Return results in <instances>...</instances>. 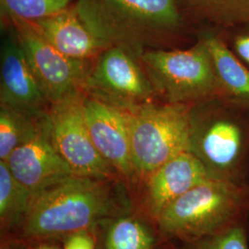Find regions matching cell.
Segmentation results:
<instances>
[{"instance_id":"14","label":"cell","mask_w":249,"mask_h":249,"mask_svg":"<svg viewBox=\"0 0 249 249\" xmlns=\"http://www.w3.org/2000/svg\"><path fill=\"white\" fill-rule=\"evenodd\" d=\"M32 23L49 44L73 59L86 60L107 49L82 22L74 9Z\"/></svg>"},{"instance_id":"8","label":"cell","mask_w":249,"mask_h":249,"mask_svg":"<svg viewBox=\"0 0 249 249\" xmlns=\"http://www.w3.org/2000/svg\"><path fill=\"white\" fill-rule=\"evenodd\" d=\"M27 60L49 104L80 91L88 74L85 60L68 57L49 44L32 22L11 21Z\"/></svg>"},{"instance_id":"15","label":"cell","mask_w":249,"mask_h":249,"mask_svg":"<svg viewBox=\"0 0 249 249\" xmlns=\"http://www.w3.org/2000/svg\"><path fill=\"white\" fill-rule=\"evenodd\" d=\"M223 98L242 107H249V71L223 41L213 36H205Z\"/></svg>"},{"instance_id":"2","label":"cell","mask_w":249,"mask_h":249,"mask_svg":"<svg viewBox=\"0 0 249 249\" xmlns=\"http://www.w3.org/2000/svg\"><path fill=\"white\" fill-rule=\"evenodd\" d=\"M74 9L107 48L132 53L182 23L178 0H77Z\"/></svg>"},{"instance_id":"5","label":"cell","mask_w":249,"mask_h":249,"mask_svg":"<svg viewBox=\"0 0 249 249\" xmlns=\"http://www.w3.org/2000/svg\"><path fill=\"white\" fill-rule=\"evenodd\" d=\"M143 62L155 89L167 103L190 105L223 98V90L204 39L187 50H151Z\"/></svg>"},{"instance_id":"13","label":"cell","mask_w":249,"mask_h":249,"mask_svg":"<svg viewBox=\"0 0 249 249\" xmlns=\"http://www.w3.org/2000/svg\"><path fill=\"white\" fill-rule=\"evenodd\" d=\"M211 178L208 170L191 151H184L164 162L149 177L147 206L156 219L179 196Z\"/></svg>"},{"instance_id":"23","label":"cell","mask_w":249,"mask_h":249,"mask_svg":"<svg viewBox=\"0 0 249 249\" xmlns=\"http://www.w3.org/2000/svg\"><path fill=\"white\" fill-rule=\"evenodd\" d=\"M233 49L239 58L249 65V32L240 34L234 38Z\"/></svg>"},{"instance_id":"3","label":"cell","mask_w":249,"mask_h":249,"mask_svg":"<svg viewBox=\"0 0 249 249\" xmlns=\"http://www.w3.org/2000/svg\"><path fill=\"white\" fill-rule=\"evenodd\" d=\"M124 110L135 174L149 178L167 160L191 150L192 110L188 105L151 101Z\"/></svg>"},{"instance_id":"6","label":"cell","mask_w":249,"mask_h":249,"mask_svg":"<svg viewBox=\"0 0 249 249\" xmlns=\"http://www.w3.org/2000/svg\"><path fill=\"white\" fill-rule=\"evenodd\" d=\"M80 91L51 104L47 112L53 147L76 176L110 179L116 170L99 153L91 141Z\"/></svg>"},{"instance_id":"19","label":"cell","mask_w":249,"mask_h":249,"mask_svg":"<svg viewBox=\"0 0 249 249\" xmlns=\"http://www.w3.org/2000/svg\"><path fill=\"white\" fill-rule=\"evenodd\" d=\"M73 0H0L2 17L35 22L69 9Z\"/></svg>"},{"instance_id":"16","label":"cell","mask_w":249,"mask_h":249,"mask_svg":"<svg viewBox=\"0 0 249 249\" xmlns=\"http://www.w3.org/2000/svg\"><path fill=\"white\" fill-rule=\"evenodd\" d=\"M45 114L33 116L11 107L1 106L0 160H8L12 151L36 132Z\"/></svg>"},{"instance_id":"4","label":"cell","mask_w":249,"mask_h":249,"mask_svg":"<svg viewBox=\"0 0 249 249\" xmlns=\"http://www.w3.org/2000/svg\"><path fill=\"white\" fill-rule=\"evenodd\" d=\"M244 198L235 182L210 178L168 205L157 221L165 234L192 243L233 225Z\"/></svg>"},{"instance_id":"22","label":"cell","mask_w":249,"mask_h":249,"mask_svg":"<svg viewBox=\"0 0 249 249\" xmlns=\"http://www.w3.org/2000/svg\"><path fill=\"white\" fill-rule=\"evenodd\" d=\"M64 249H95V240L86 230L75 231L67 235Z\"/></svg>"},{"instance_id":"18","label":"cell","mask_w":249,"mask_h":249,"mask_svg":"<svg viewBox=\"0 0 249 249\" xmlns=\"http://www.w3.org/2000/svg\"><path fill=\"white\" fill-rule=\"evenodd\" d=\"M154 237L142 222L132 217H121L107 231L106 249H152Z\"/></svg>"},{"instance_id":"25","label":"cell","mask_w":249,"mask_h":249,"mask_svg":"<svg viewBox=\"0 0 249 249\" xmlns=\"http://www.w3.org/2000/svg\"><path fill=\"white\" fill-rule=\"evenodd\" d=\"M1 249H4V248H2Z\"/></svg>"},{"instance_id":"24","label":"cell","mask_w":249,"mask_h":249,"mask_svg":"<svg viewBox=\"0 0 249 249\" xmlns=\"http://www.w3.org/2000/svg\"><path fill=\"white\" fill-rule=\"evenodd\" d=\"M58 249L57 248H55V247H53V246H49V245H40V246H38V247H36V249Z\"/></svg>"},{"instance_id":"17","label":"cell","mask_w":249,"mask_h":249,"mask_svg":"<svg viewBox=\"0 0 249 249\" xmlns=\"http://www.w3.org/2000/svg\"><path fill=\"white\" fill-rule=\"evenodd\" d=\"M33 193L23 187L9 169L5 160H0V219L2 226H11L23 221Z\"/></svg>"},{"instance_id":"9","label":"cell","mask_w":249,"mask_h":249,"mask_svg":"<svg viewBox=\"0 0 249 249\" xmlns=\"http://www.w3.org/2000/svg\"><path fill=\"white\" fill-rule=\"evenodd\" d=\"M84 88L91 95L122 109L138 107L152 101L154 89L130 51L110 46L99 54L88 71Z\"/></svg>"},{"instance_id":"10","label":"cell","mask_w":249,"mask_h":249,"mask_svg":"<svg viewBox=\"0 0 249 249\" xmlns=\"http://www.w3.org/2000/svg\"><path fill=\"white\" fill-rule=\"evenodd\" d=\"M6 162L14 178L33 194L74 175L53 147L47 113L42 116L36 132L12 151Z\"/></svg>"},{"instance_id":"20","label":"cell","mask_w":249,"mask_h":249,"mask_svg":"<svg viewBox=\"0 0 249 249\" xmlns=\"http://www.w3.org/2000/svg\"><path fill=\"white\" fill-rule=\"evenodd\" d=\"M206 17L223 25L249 23V0H187Z\"/></svg>"},{"instance_id":"7","label":"cell","mask_w":249,"mask_h":249,"mask_svg":"<svg viewBox=\"0 0 249 249\" xmlns=\"http://www.w3.org/2000/svg\"><path fill=\"white\" fill-rule=\"evenodd\" d=\"M247 137L240 123L221 111L192 112L191 150L211 178L234 182L245 155Z\"/></svg>"},{"instance_id":"1","label":"cell","mask_w":249,"mask_h":249,"mask_svg":"<svg viewBox=\"0 0 249 249\" xmlns=\"http://www.w3.org/2000/svg\"><path fill=\"white\" fill-rule=\"evenodd\" d=\"M109 179L73 175L33 194L22 221L31 237L69 235L120 213Z\"/></svg>"},{"instance_id":"11","label":"cell","mask_w":249,"mask_h":249,"mask_svg":"<svg viewBox=\"0 0 249 249\" xmlns=\"http://www.w3.org/2000/svg\"><path fill=\"white\" fill-rule=\"evenodd\" d=\"M83 112L91 141L99 153L117 173L131 178L135 171L124 109L91 95L83 99Z\"/></svg>"},{"instance_id":"12","label":"cell","mask_w":249,"mask_h":249,"mask_svg":"<svg viewBox=\"0 0 249 249\" xmlns=\"http://www.w3.org/2000/svg\"><path fill=\"white\" fill-rule=\"evenodd\" d=\"M0 103L33 116H41L48 101L32 71L15 34L2 44Z\"/></svg>"},{"instance_id":"21","label":"cell","mask_w":249,"mask_h":249,"mask_svg":"<svg viewBox=\"0 0 249 249\" xmlns=\"http://www.w3.org/2000/svg\"><path fill=\"white\" fill-rule=\"evenodd\" d=\"M191 244L190 249H249L246 231L234 224Z\"/></svg>"}]
</instances>
